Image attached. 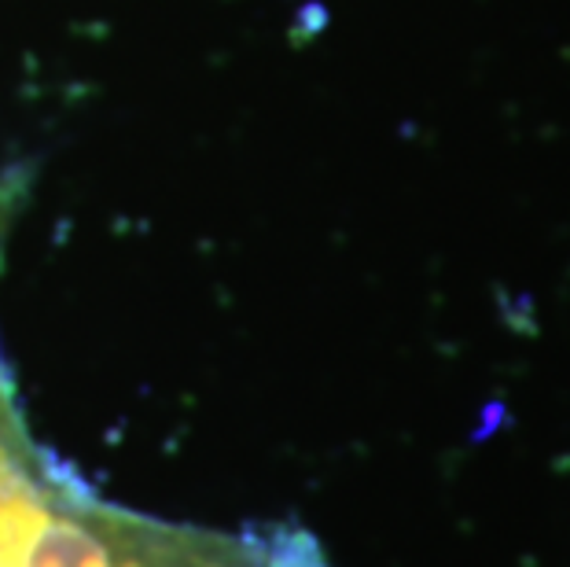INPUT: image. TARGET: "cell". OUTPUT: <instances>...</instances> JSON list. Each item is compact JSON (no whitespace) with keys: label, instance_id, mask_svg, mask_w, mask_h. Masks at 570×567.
I'll list each match as a JSON object with an SVG mask.
<instances>
[]
</instances>
